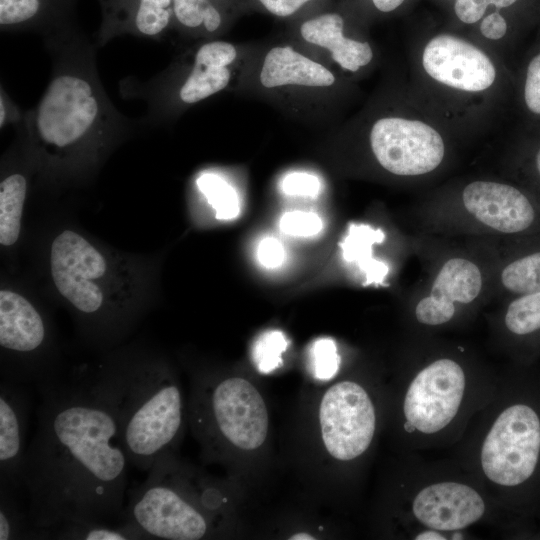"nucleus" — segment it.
<instances>
[{
	"mask_svg": "<svg viewBox=\"0 0 540 540\" xmlns=\"http://www.w3.org/2000/svg\"><path fill=\"white\" fill-rule=\"evenodd\" d=\"M281 186L287 195L315 197L319 192L320 182L311 174L294 172L283 179Z\"/></svg>",
	"mask_w": 540,
	"mask_h": 540,
	"instance_id": "obj_36",
	"label": "nucleus"
},
{
	"mask_svg": "<svg viewBox=\"0 0 540 540\" xmlns=\"http://www.w3.org/2000/svg\"><path fill=\"white\" fill-rule=\"evenodd\" d=\"M439 230L489 236L530 229L537 209L530 194L510 181L478 177L442 189L428 204Z\"/></svg>",
	"mask_w": 540,
	"mask_h": 540,
	"instance_id": "obj_9",
	"label": "nucleus"
},
{
	"mask_svg": "<svg viewBox=\"0 0 540 540\" xmlns=\"http://www.w3.org/2000/svg\"><path fill=\"white\" fill-rule=\"evenodd\" d=\"M288 340L283 332L270 330L263 333L253 347V360L261 373L268 374L282 364Z\"/></svg>",
	"mask_w": 540,
	"mask_h": 540,
	"instance_id": "obj_33",
	"label": "nucleus"
},
{
	"mask_svg": "<svg viewBox=\"0 0 540 540\" xmlns=\"http://www.w3.org/2000/svg\"><path fill=\"white\" fill-rule=\"evenodd\" d=\"M28 182L24 174L13 172L0 183V243L13 245L19 238L22 209Z\"/></svg>",
	"mask_w": 540,
	"mask_h": 540,
	"instance_id": "obj_25",
	"label": "nucleus"
},
{
	"mask_svg": "<svg viewBox=\"0 0 540 540\" xmlns=\"http://www.w3.org/2000/svg\"><path fill=\"white\" fill-rule=\"evenodd\" d=\"M289 539H293V540L307 539L308 540V539H315V537H313L309 533L300 532V533H295V534L291 535V537Z\"/></svg>",
	"mask_w": 540,
	"mask_h": 540,
	"instance_id": "obj_42",
	"label": "nucleus"
},
{
	"mask_svg": "<svg viewBox=\"0 0 540 540\" xmlns=\"http://www.w3.org/2000/svg\"><path fill=\"white\" fill-rule=\"evenodd\" d=\"M194 384L191 422L205 452L220 458L229 449L252 451L265 442L269 415L258 389L237 376L200 378Z\"/></svg>",
	"mask_w": 540,
	"mask_h": 540,
	"instance_id": "obj_8",
	"label": "nucleus"
},
{
	"mask_svg": "<svg viewBox=\"0 0 540 540\" xmlns=\"http://www.w3.org/2000/svg\"><path fill=\"white\" fill-rule=\"evenodd\" d=\"M455 21L466 31L490 10L521 17L534 25L540 21V0H456L452 5Z\"/></svg>",
	"mask_w": 540,
	"mask_h": 540,
	"instance_id": "obj_24",
	"label": "nucleus"
},
{
	"mask_svg": "<svg viewBox=\"0 0 540 540\" xmlns=\"http://www.w3.org/2000/svg\"><path fill=\"white\" fill-rule=\"evenodd\" d=\"M196 184L215 209L217 219L230 220L238 216L240 211L238 195L222 177L206 172L198 177Z\"/></svg>",
	"mask_w": 540,
	"mask_h": 540,
	"instance_id": "obj_30",
	"label": "nucleus"
},
{
	"mask_svg": "<svg viewBox=\"0 0 540 540\" xmlns=\"http://www.w3.org/2000/svg\"><path fill=\"white\" fill-rule=\"evenodd\" d=\"M259 79L268 89L285 86L326 88L336 82L331 70L288 45L275 46L266 53Z\"/></svg>",
	"mask_w": 540,
	"mask_h": 540,
	"instance_id": "obj_21",
	"label": "nucleus"
},
{
	"mask_svg": "<svg viewBox=\"0 0 540 540\" xmlns=\"http://www.w3.org/2000/svg\"><path fill=\"white\" fill-rule=\"evenodd\" d=\"M416 539H446L445 537H442L441 534L433 531H427V532H423L421 534H419Z\"/></svg>",
	"mask_w": 540,
	"mask_h": 540,
	"instance_id": "obj_41",
	"label": "nucleus"
},
{
	"mask_svg": "<svg viewBox=\"0 0 540 540\" xmlns=\"http://www.w3.org/2000/svg\"><path fill=\"white\" fill-rule=\"evenodd\" d=\"M270 14L288 18L300 11L304 6L316 0H257Z\"/></svg>",
	"mask_w": 540,
	"mask_h": 540,
	"instance_id": "obj_39",
	"label": "nucleus"
},
{
	"mask_svg": "<svg viewBox=\"0 0 540 540\" xmlns=\"http://www.w3.org/2000/svg\"><path fill=\"white\" fill-rule=\"evenodd\" d=\"M240 0H173L174 28L197 37H213L230 22Z\"/></svg>",
	"mask_w": 540,
	"mask_h": 540,
	"instance_id": "obj_22",
	"label": "nucleus"
},
{
	"mask_svg": "<svg viewBox=\"0 0 540 540\" xmlns=\"http://www.w3.org/2000/svg\"><path fill=\"white\" fill-rule=\"evenodd\" d=\"M237 55L232 43L208 40L148 80L123 79L120 94L146 103L147 113L141 119L144 126L165 124L185 108L225 90Z\"/></svg>",
	"mask_w": 540,
	"mask_h": 540,
	"instance_id": "obj_7",
	"label": "nucleus"
},
{
	"mask_svg": "<svg viewBox=\"0 0 540 540\" xmlns=\"http://www.w3.org/2000/svg\"><path fill=\"white\" fill-rule=\"evenodd\" d=\"M101 23L95 32L98 48L113 38L131 35L161 40L174 29L173 0H98Z\"/></svg>",
	"mask_w": 540,
	"mask_h": 540,
	"instance_id": "obj_15",
	"label": "nucleus"
},
{
	"mask_svg": "<svg viewBox=\"0 0 540 540\" xmlns=\"http://www.w3.org/2000/svg\"><path fill=\"white\" fill-rule=\"evenodd\" d=\"M279 227L283 233L290 236L310 237L322 230L323 223L316 213L290 211L282 215Z\"/></svg>",
	"mask_w": 540,
	"mask_h": 540,
	"instance_id": "obj_35",
	"label": "nucleus"
},
{
	"mask_svg": "<svg viewBox=\"0 0 540 540\" xmlns=\"http://www.w3.org/2000/svg\"><path fill=\"white\" fill-rule=\"evenodd\" d=\"M481 467L498 486L519 488L529 483L540 465V413L518 401L496 418L482 444Z\"/></svg>",
	"mask_w": 540,
	"mask_h": 540,
	"instance_id": "obj_10",
	"label": "nucleus"
},
{
	"mask_svg": "<svg viewBox=\"0 0 540 540\" xmlns=\"http://www.w3.org/2000/svg\"><path fill=\"white\" fill-rule=\"evenodd\" d=\"M513 98L524 123L540 125V34L514 72Z\"/></svg>",
	"mask_w": 540,
	"mask_h": 540,
	"instance_id": "obj_23",
	"label": "nucleus"
},
{
	"mask_svg": "<svg viewBox=\"0 0 540 540\" xmlns=\"http://www.w3.org/2000/svg\"><path fill=\"white\" fill-rule=\"evenodd\" d=\"M319 424L323 444L334 459H356L369 448L375 433L373 402L360 384L338 382L322 397Z\"/></svg>",
	"mask_w": 540,
	"mask_h": 540,
	"instance_id": "obj_11",
	"label": "nucleus"
},
{
	"mask_svg": "<svg viewBox=\"0 0 540 540\" xmlns=\"http://www.w3.org/2000/svg\"><path fill=\"white\" fill-rule=\"evenodd\" d=\"M382 239L383 234L380 231L368 226L353 225L341 244L344 259L357 262L364 271L368 283L380 281L386 273V267L370 257L371 246Z\"/></svg>",
	"mask_w": 540,
	"mask_h": 540,
	"instance_id": "obj_27",
	"label": "nucleus"
},
{
	"mask_svg": "<svg viewBox=\"0 0 540 540\" xmlns=\"http://www.w3.org/2000/svg\"><path fill=\"white\" fill-rule=\"evenodd\" d=\"M506 330L518 337L540 332V292L517 295L509 302L503 316Z\"/></svg>",
	"mask_w": 540,
	"mask_h": 540,
	"instance_id": "obj_29",
	"label": "nucleus"
},
{
	"mask_svg": "<svg viewBox=\"0 0 540 540\" xmlns=\"http://www.w3.org/2000/svg\"><path fill=\"white\" fill-rule=\"evenodd\" d=\"M378 14H391L398 11L408 0H360Z\"/></svg>",
	"mask_w": 540,
	"mask_h": 540,
	"instance_id": "obj_40",
	"label": "nucleus"
},
{
	"mask_svg": "<svg viewBox=\"0 0 540 540\" xmlns=\"http://www.w3.org/2000/svg\"><path fill=\"white\" fill-rule=\"evenodd\" d=\"M412 511L424 526L439 531L463 529L485 513V502L472 487L458 482H438L421 489Z\"/></svg>",
	"mask_w": 540,
	"mask_h": 540,
	"instance_id": "obj_16",
	"label": "nucleus"
},
{
	"mask_svg": "<svg viewBox=\"0 0 540 540\" xmlns=\"http://www.w3.org/2000/svg\"><path fill=\"white\" fill-rule=\"evenodd\" d=\"M500 287L511 294L540 292V251L519 256L504 264L498 273Z\"/></svg>",
	"mask_w": 540,
	"mask_h": 540,
	"instance_id": "obj_28",
	"label": "nucleus"
},
{
	"mask_svg": "<svg viewBox=\"0 0 540 540\" xmlns=\"http://www.w3.org/2000/svg\"><path fill=\"white\" fill-rule=\"evenodd\" d=\"M87 381L112 412L129 464L148 472L158 457L175 451L184 426L182 391L163 358L116 356Z\"/></svg>",
	"mask_w": 540,
	"mask_h": 540,
	"instance_id": "obj_4",
	"label": "nucleus"
},
{
	"mask_svg": "<svg viewBox=\"0 0 540 540\" xmlns=\"http://www.w3.org/2000/svg\"><path fill=\"white\" fill-rule=\"evenodd\" d=\"M50 267L57 290L74 308L85 315L101 311L104 295L96 281L106 274L107 262L83 236L60 233L51 246Z\"/></svg>",
	"mask_w": 540,
	"mask_h": 540,
	"instance_id": "obj_13",
	"label": "nucleus"
},
{
	"mask_svg": "<svg viewBox=\"0 0 540 540\" xmlns=\"http://www.w3.org/2000/svg\"><path fill=\"white\" fill-rule=\"evenodd\" d=\"M409 67L411 97L458 140L486 131L513 97L506 59L454 28L415 39Z\"/></svg>",
	"mask_w": 540,
	"mask_h": 540,
	"instance_id": "obj_3",
	"label": "nucleus"
},
{
	"mask_svg": "<svg viewBox=\"0 0 540 540\" xmlns=\"http://www.w3.org/2000/svg\"><path fill=\"white\" fill-rule=\"evenodd\" d=\"M36 388L38 425L22 484L40 539L70 521L120 523L129 461L112 412L87 380L55 377Z\"/></svg>",
	"mask_w": 540,
	"mask_h": 540,
	"instance_id": "obj_1",
	"label": "nucleus"
},
{
	"mask_svg": "<svg viewBox=\"0 0 540 540\" xmlns=\"http://www.w3.org/2000/svg\"><path fill=\"white\" fill-rule=\"evenodd\" d=\"M488 273L468 254H454L438 266L414 306V316L424 326H442L462 308L478 301L488 286Z\"/></svg>",
	"mask_w": 540,
	"mask_h": 540,
	"instance_id": "obj_14",
	"label": "nucleus"
},
{
	"mask_svg": "<svg viewBox=\"0 0 540 540\" xmlns=\"http://www.w3.org/2000/svg\"><path fill=\"white\" fill-rule=\"evenodd\" d=\"M465 390L462 366L440 358L425 366L411 381L403 403L410 430L431 434L443 430L455 418Z\"/></svg>",
	"mask_w": 540,
	"mask_h": 540,
	"instance_id": "obj_12",
	"label": "nucleus"
},
{
	"mask_svg": "<svg viewBox=\"0 0 540 540\" xmlns=\"http://www.w3.org/2000/svg\"><path fill=\"white\" fill-rule=\"evenodd\" d=\"M299 33L307 43L327 50L332 60L350 74L359 73L374 61L372 44L347 34L345 18L337 11L318 13L304 20Z\"/></svg>",
	"mask_w": 540,
	"mask_h": 540,
	"instance_id": "obj_18",
	"label": "nucleus"
},
{
	"mask_svg": "<svg viewBox=\"0 0 540 540\" xmlns=\"http://www.w3.org/2000/svg\"><path fill=\"white\" fill-rule=\"evenodd\" d=\"M50 539L60 540H152L134 525L98 521H70L57 527Z\"/></svg>",
	"mask_w": 540,
	"mask_h": 540,
	"instance_id": "obj_26",
	"label": "nucleus"
},
{
	"mask_svg": "<svg viewBox=\"0 0 540 540\" xmlns=\"http://www.w3.org/2000/svg\"><path fill=\"white\" fill-rule=\"evenodd\" d=\"M314 376L320 380L332 378L339 367V356L335 342L330 338H319L310 350Z\"/></svg>",
	"mask_w": 540,
	"mask_h": 540,
	"instance_id": "obj_34",
	"label": "nucleus"
},
{
	"mask_svg": "<svg viewBox=\"0 0 540 540\" xmlns=\"http://www.w3.org/2000/svg\"><path fill=\"white\" fill-rule=\"evenodd\" d=\"M516 154L518 168L540 188V125L523 123Z\"/></svg>",
	"mask_w": 540,
	"mask_h": 540,
	"instance_id": "obj_32",
	"label": "nucleus"
},
{
	"mask_svg": "<svg viewBox=\"0 0 540 540\" xmlns=\"http://www.w3.org/2000/svg\"><path fill=\"white\" fill-rule=\"evenodd\" d=\"M223 503L218 487L168 451L156 459L145 481L128 492L120 522L151 539L199 540L218 531Z\"/></svg>",
	"mask_w": 540,
	"mask_h": 540,
	"instance_id": "obj_5",
	"label": "nucleus"
},
{
	"mask_svg": "<svg viewBox=\"0 0 540 540\" xmlns=\"http://www.w3.org/2000/svg\"><path fill=\"white\" fill-rule=\"evenodd\" d=\"M30 398L25 385H0V489L15 492L22 484Z\"/></svg>",
	"mask_w": 540,
	"mask_h": 540,
	"instance_id": "obj_17",
	"label": "nucleus"
},
{
	"mask_svg": "<svg viewBox=\"0 0 540 540\" xmlns=\"http://www.w3.org/2000/svg\"><path fill=\"white\" fill-rule=\"evenodd\" d=\"M40 539L29 515L20 511L13 492L0 489V540Z\"/></svg>",
	"mask_w": 540,
	"mask_h": 540,
	"instance_id": "obj_31",
	"label": "nucleus"
},
{
	"mask_svg": "<svg viewBox=\"0 0 540 540\" xmlns=\"http://www.w3.org/2000/svg\"><path fill=\"white\" fill-rule=\"evenodd\" d=\"M78 0H0L2 32H34L43 38L75 22Z\"/></svg>",
	"mask_w": 540,
	"mask_h": 540,
	"instance_id": "obj_20",
	"label": "nucleus"
},
{
	"mask_svg": "<svg viewBox=\"0 0 540 540\" xmlns=\"http://www.w3.org/2000/svg\"><path fill=\"white\" fill-rule=\"evenodd\" d=\"M449 1H452V2H454V1H456V0H449Z\"/></svg>",
	"mask_w": 540,
	"mask_h": 540,
	"instance_id": "obj_43",
	"label": "nucleus"
},
{
	"mask_svg": "<svg viewBox=\"0 0 540 540\" xmlns=\"http://www.w3.org/2000/svg\"><path fill=\"white\" fill-rule=\"evenodd\" d=\"M46 339V324L32 303L13 291L1 290V348L20 359H30V356L42 351Z\"/></svg>",
	"mask_w": 540,
	"mask_h": 540,
	"instance_id": "obj_19",
	"label": "nucleus"
},
{
	"mask_svg": "<svg viewBox=\"0 0 540 540\" xmlns=\"http://www.w3.org/2000/svg\"><path fill=\"white\" fill-rule=\"evenodd\" d=\"M368 151L385 173L404 181L422 182L449 165L458 140L421 107L407 88L397 101L366 122Z\"/></svg>",
	"mask_w": 540,
	"mask_h": 540,
	"instance_id": "obj_6",
	"label": "nucleus"
},
{
	"mask_svg": "<svg viewBox=\"0 0 540 540\" xmlns=\"http://www.w3.org/2000/svg\"><path fill=\"white\" fill-rule=\"evenodd\" d=\"M0 90V126L2 129L10 125L19 128L24 121L25 111L15 104L3 85Z\"/></svg>",
	"mask_w": 540,
	"mask_h": 540,
	"instance_id": "obj_38",
	"label": "nucleus"
},
{
	"mask_svg": "<svg viewBox=\"0 0 540 540\" xmlns=\"http://www.w3.org/2000/svg\"><path fill=\"white\" fill-rule=\"evenodd\" d=\"M43 41L52 63L50 80L18 129L44 167L73 172L144 125L113 105L97 71L98 47L77 24Z\"/></svg>",
	"mask_w": 540,
	"mask_h": 540,
	"instance_id": "obj_2",
	"label": "nucleus"
},
{
	"mask_svg": "<svg viewBox=\"0 0 540 540\" xmlns=\"http://www.w3.org/2000/svg\"><path fill=\"white\" fill-rule=\"evenodd\" d=\"M285 254L282 243L274 237L262 239L257 248L260 263L270 269L279 267L285 260Z\"/></svg>",
	"mask_w": 540,
	"mask_h": 540,
	"instance_id": "obj_37",
	"label": "nucleus"
}]
</instances>
